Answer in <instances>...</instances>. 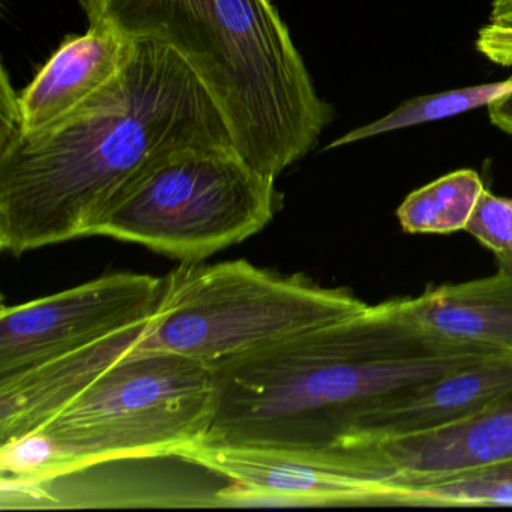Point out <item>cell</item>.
Segmentation results:
<instances>
[{
	"label": "cell",
	"instance_id": "cell-12",
	"mask_svg": "<svg viewBox=\"0 0 512 512\" xmlns=\"http://www.w3.org/2000/svg\"><path fill=\"white\" fill-rule=\"evenodd\" d=\"M490 277L428 287L398 299L404 319L448 343L493 350L512 358V263L496 257Z\"/></svg>",
	"mask_w": 512,
	"mask_h": 512
},
{
	"label": "cell",
	"instance_id": "cell-18",
	"mask_svg": "<svg viewBox=\"0 0 512 512\" xmlns=\"http://www.w3.org/2000/svg\"><path fill=\"white\" fill-rule=\"evenodd\" d=\"M487 110L491 124L512 137V94L493 101Z\"/></svg>",
	"mask_w": 512,
	"mask_h": 512
},
{
	"label": "cell",
	"instance_id": "cell-17",
	"mask_svg": "<svg viewBox=\"0 0 512 512\" xmlns=\"http://www.w3.org/2000/svg\"><path fill=\"white\" fill-rule=\"evenodd\" d=\"M466 232L494 256L512 257V199L496 196L485 188Z\"/></svg>",
	"mask_w": 512,
	"mask_h": 512
},
{
	"label": "cell",
	"instance_id": "cell-19",
	"mask_svg": "<svg viewBox=\"0 0 512 512\" xmlns=\"http://www.w3.org/2000/svg\"><path fill=\"white\" fill-rule=\"evenodd\" d=\"M502 259L509 260V262H511V263H512V257H502Z\"/></svg>",
	"mask_w": 512,
	"mask_h": 512
},
{
	"label": "cell",
	"instance_id": "cell-14",
	"mask_svg": "<svg viewBox=\"0 0 512 512\" xmlns=\"http://www.w3.org/2000/svg\"><path fill=\"white\" fill-rule=\"evenodd\" d=\"M371 506H512V460L445 475H403L383 482Z\"/></svg>",
	"mask_w": 512,
	"mask_h": 512
},
{
	"label": "cell",
	"instance_id": "cell-9",
	"mask_svg": "<svg viewBox=\"0 0 512 512\" xmlns=\"http://www.w3.org/2000/svg\"><path fill=\"white\" fill-rule=\"evenodd\" d=\"M512 389V358L496 356L449 371L383 401L343 446L418 436L466 421Z\"/></svg>",
	"mask_w": 512,
	"mask_h": 512
},
{
	"label": "cell",
	"instance_id": "cell-13",
	"mask_svg": "<svg viewBox=\"0 0 512 512\" xmlns=\"http://www.w3.org/2000/svg\"><path fill=\"white\" fill-rule=\"evenodd\" d=\"M346 448L395 475H445L512 460V389L478 415L442 430Z\"/></svg>",
	"mask_w": 512,
	"mask_h": 512
},
{
	"label": "cell",
	"instance_id": "cell-5",
	"mask_svg": "<svg viewBox=\"0 0 512 512\" xmlns=\"http://www.w3.org/2000/svg\"><path fill=\"white\" fill-rule=\"evenodd\" d=\"M275 179L236 149L185 146L137 170L95 221L91 236L203 262L265 229L280 205Z\"/></svg>",
	"mask_w": 512,
	"mask_h": 512
},
{
	"label": "cell",
	"instance_id": "cell-3",
	"mask_svg": "<svg viewBox=\"0 0 512 512\" xmlns=\"http://www.w3.org/2000/svg\"><path fill=\"white\" fill-rule=\"evenodd\" d=\"M89 25L167 44L196 70L239 155L278 176L334 119L272 0H79Z\"/></svg>",
	"mask_w": 512,
	"mask_h": 512
},
{
	"label": "cell",
	"instance_id": "cell-16",
	"mask_svg": "<svg viewBox=\"0 0 512 512\" xmlns=\"http://www.w3.org/2000/svg\"><path fill=\"white\" fill-rule=\"evenodd\" d=\"M509 94H512V76L503 82L469 86V88L452 89V91L440 92V94L412 98L383 118L344 134L343 137L332 142L328 149L340 148V146L350 145V143L361 142V140L394 133L398 130H406V128L416 127V125L428 124V122L454 118V116L479 109V107H488L493 101L500 100Z\"/></svg>",
	"mask_w": 512,
	"mask_h": 512
},
{
	"label": "cell",
	"instance_id": "cell-2",
	"mask_svg": "<svg viewBox=\"0 0 512 512\" xmlns=\"http://www.w3.org/2000/svg\"><path fill=\"white\" fill-rule=\"evenodd\" d=\"M503 356L448 343L404 319L398 299L212 364L206 442L340 448L377 406L449 371Z\"/></svg>",
	"mask_w": 512,
	"mask_h": 512
},
{
	"label": "cell",
	"instance_id": "cell-7",
	"mask_svg": "<svg viewBox=\"0 0 512 512\" xmlns=\"http://www.w3.org/2000/svg\"><path fill=\"white\" fill-rule=\"evenodd\" d=\"M175 458L233 482L217 505L370 506L395 475L352 448L305 451L200 440Z\"/></svg>",
	"mask_w": 512,
	"mask_h": 512
},
{
	"label": "cell",
	"instance_id": "cell-11",
	"mask_svg": "<svg viewBox=\"0 0 512 512\" xmlns=\"http://www.w3.org/2000/svg\"><path fill=\"white\" fill-rule=\"evenodd\" d=\"M148 323L149 319L76 352L2 377L0 445L43 427L98 376L133 352Z\"/></svg>",
	"mask_w": 512,
	"mask_h": 512
},
{
	"label": "cell",
	"instance_id": "cell-8",
	"mask_svg": "<svg viewBox=\"0 0 512 512\" xmlns=\"http://www.w3.org/2000/svg\"><path fill=\"white\" fill-rule=\"evenodd\" d=\"M164 278L118 272L0 313V379L151 319Z\"/></svg>",
	"mask_w": 512,
	"mask_h": 512
},
{
	"label": "cell",
	"instance_id": "cell-1",
	"mask_svg": "<svg viewBox=\"0 0 512 512\" xmlns=\"http://www.w3.org/2000/svg\"><path fill=\"white\" fill-rule=\"evenodd\" d=\"M20 125L0 119V248L14 256L91 236L125 182L164 152L236 149L196 70L151 40L134 41L119 76L52 130L25 137Z\"/></svg>",
	"mask_w": 512,
	"mask_h": 512
},
{
	"label": "cell",
	"instance_id": "cell-6",
	"mask_svg": "<svg viewBox=\"0 0 512 512\" xmlns=\"http://www.w3.org/2000/svg\"><path fill=\"white\" fill-rule=\"evenodd\" d=\"M214 403L211 365L133 350L38 430L58 446L67 476L112 461L176 457L205 439Z\"/></svg>",
	"mask_w": 512,
	"mask_h": 512
},
{
	"label": "cell",
	"instance_id": "cell-4",
	"mask_svg": "<svg viewBox=\"0 0 512 512\" xmlns=\"http://www.w3.org/2000/svg\"><path fill=\"white\" fill-rule=\"evenodd\" d=\"M368 307L350 290L245 260L182 263L164 278L160 301L134 350L179 353L212 365Z\"/></svg>",
	"mask_w": 512,
	"mask_h": 512
},
{
	"label": "cell",
	"instance_id": "cell-10",
	"mask_svg": "<svg viewBox=\"0 0 512 512\" xmlns=\"http://www.w3.org/2000/svg\"><path fill=\"white\" fill-rule=\"evenodd\" d=\"M134 41L104 26L70 35L19 94L20 134L40 136L70 118L119 76Z\"/></svg>",
	"mask_w": 512,
	"mask_h": 512
},
{
	"label": "cell",
	"instance_id": "cell-15",
	"mask_svg": "<svg viewBox=\"0 0 512 512\" xmlns=\"http://www.w3.org/2000/svg\"><path fill=\"white\" fill-rule=\"evenodd\" d=\"M485 185L475 170L448 173L410 193L397 209L409 235H451L466 230Z\"/></svg>",
	"mask_w": 512,
	"mask_h": 512
}]
</instances>
